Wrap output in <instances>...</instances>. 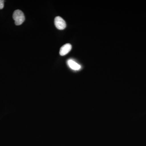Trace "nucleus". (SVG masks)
Returning a JSON list of instances; mask_svg holds the SVG:
<instances>
[{"mask_svg": "<svg viewBox=\"0 0 146 146\" xmlns=\"http://www.w3.org/2000/svg\"><path fill=\"white\" fill-rule=\"evenodd\" d=\"M69 67L74 70H78L81 68V66L78 63H76L74 61L72 60H69L68 62Z\"/></svg>", "mask_w": 146, "mask_h": 146, "instance_id": "20e7f679", "label": "nucleus"}, {"mask_svg": "<svg viewBox=\"0 0 146 146\" xmlns=\"http://www.w3.org/2000/svg\"><path fill=\"white\" fill-rule=\"evenodd\" d=\"M13 18L15 21V25L17 26L22 25L25 21V16L24 13L22 11L19 9L14 11Z\"/></svg>", "mask_w": 146, "mask_h": 146, "instance_id": "f257e3e1", "label": "nucleus"}, {"mask_svg": "<svg viewBox=\"0 0 146 146\" xmlns=\"http://www.w3.org/2000/svg\"><path fill=\"white\" fill-rule=\"evenodd\" d=\"M72 48V45L70 44H66L60 48L59 54L60 55L63 56L70 52Z\"/></svg>", "mask_w": 146, "mask_h": 146, "instance_id": "7ed1b4c3", "label": "nucleus"}, {"mask_svg": "<svg viewBox=\"0 0 146 146\" xmlns=\"http://www.w3.org/2000/svg\"><path fill=\"white\" fill-rule=\"evenodd\" d=\"M5 1L4 0H0V9H3L4 7V3Z\"/></svg>", "mask_w": 146, "mask_h": 146, "instance_id": "39448f33", "label": "nucleus"}, {"mask_svg": "<svg viewBox=\"0 0 146 146\" xmlns=\"http://www.w3.org/2000/svg\"><path fill=\"white\" fill-rule=\"evenodd\" d=\"M54 25L56 28L60 30L64 29L66 27L65 21L60 16H57L55 18Z\"/></svg>", "mask_w": 146, "mask_h": 146, "instance_id": "f03ea898", "label": "nucleus"}]
</instances>
